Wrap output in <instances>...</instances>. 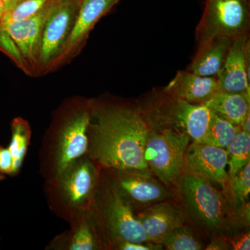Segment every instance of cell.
I'll return each instance as SVG.
<instances>
[{
	"mask_svg": "<svg viewBox=\"0 0 250 250\" xmlns=\"http://www.w3.org/2000/svg\"><path fill=\"white\" fill-rule=\"evenodd\" d=\"M92 154L111 170L152 174L145 159L148 130L139 108L107 106L94 112Z\"/></svg>",
	"mask_w": 250,
	"mask_h": 250,
	"instance_id": "obj_1",
	"label": "cell"
},
{
	"mask_svg": "<svg viewBox=\"0 0 250 250\" xmlns=\"http://www.w3.org/2000/svg\"><path fill=\"white\" fill-rule=\"evenodd\" d=\"M139 109L149 129L184 133L196 143L205 137L212 116L205 104L189 103L166 93Z\"/></svg>",
	"mask_w": 250,
	"mask_h": 250,
	"instance_id": "obj_2",
	"label": "cell"
},
{
	"mask_svg": "<svg viewBox=\"0 0 250 250\" xmlns=\"http://www.w3.org/2000/svg\"><path fill=\"white\" fill-rule=\"evenodd\" d=\"M176 187L188 213L199 226L207 231H220L228 216V204L213 184L184 169Z\"/></svg>",
	"mask_w": 250,
	"mask_h": 250,
	"instance_id": "obj_3",
	"label": "cell"
},
{
	"mask_svg": "<svg viewBox=\"0 0 250 250\" xmlns=\"http://www.w3.org/2000/svg\"><path fill=\"white\" fill-rule=\"evenodd\" d=\"M191 139L173 130L149 129L145 145V159L152 174L166 187L176 186L185 169V156Z\"/></svg>",
	"mask_w": 250,
	"mask_h": 250,
	"instance_id": "obj_4",
	"label": "cell"
},
{
	"mask_svg": "<svg viewBox=\"0 0 250 250\" xmlns=\"http://www.w3.org/2000/svg\"><path fill=\"white\" fill-rule=\"evenodd\" d=\"M250 26L249 0H206L196 29L197 45L213 38L249 36Z\"/></svg>",
	"mask_w": 250,
	"mask_h": 250,
	"instance_id": "obj_5",
	"label": "cell"
},
{
	"mask_svg": "<svg viewBox=\"0 0 250 250\" xmlns=\"http://www.w3.org/2000/svg\"><path fill=\"white\" fill-rule=\"evenodd\" d=\"M81 0H52L44 23L39 57L46 64L65 47L79 10Z\"/></svg>",
	"mask_w": 250,
	"mask_h": 250,
	"instance_id": "obj_6",
	"label": "cell"
},
{
	"mask_svg": "<svg viewBox=\"0 0 250 250\" xmlns=\"http://www.w3.org/2000/svg\"><path fill=\"white\" fill-rule=\"evenodd\" d=\"M105 225L113 238L121 242L152 243L139 220L114 185L108 188L103 208Z\"/></svg>",
	"mask_w": 250,
	"mask_h": 250,
	"instance_id": "obj_7",
	"label": "cell"
},
{
	"mask_svg": "<svg viewBox=\"0 0 250 250\" xmlns=\"http://www.w3.org/2000/svg\"><path fill=\"white\" fill-rule=\"evenodd\" d=\"M114 186L131 208L141 209L162 201L171 196L164 184L159 183L153 174L129 170H113Z\"/></svg>",
	"mask_w": 250,
	"mask_h": 250,
	"instance_id": "obj_8",
	"label": "cell"
},
{
	"mask_svg": "<svg viewBox=\"0 0 250 250\" xmlns=\"http://www.w3.org/2000/svg\"><path fill=\"white\" fill-rule=\"evenodd\" d=\"M216 79L220 91L250 94L249 36L233 41Z\"/></svg>",
	"mask_w": 250,
	"mask_h": 250,
	"instance_id": "obj_9",
	"label": "cell"
},
{
	"mask_svg": "<svg viewBox=\"0 0 250 250\" xmlns=\"http://www.w3.org/2000/svg\"><path fill=\"white\" fill-rule=\"evenodd\" d=\"M228 154L226 149L193 142L189 144L185 156V168L212 184L225 187L229 180Z\"/></svg>",
	"mask_w": 250,
	"mask_h": 250,
	"instance_id": "obj_10",
	"label": "cell"
},
{
	"mask_svg": "<svg viewBox=\"0 0 250 250\" xmlns=\"http://www.w3.org/2000/svg\"><path fill=\"white\" fill-rule=\"evenodd\" d=\"M136 216L149 241L159 244L174 229L184 225L186 219L179 206L166 200L143 208Z\"/></svg>",
	"mask_w": 250,
	"mask_h": 250,
	"instance_id": "obj_11",
	"label": "cell"
},
{
	"mask_svg": "<svg viewBox=\"0 0 250 250\" xmlns=\"http://www.w3.org/2000/svg\"><path fill=\"white\" fill-rule=\"evenodd\" d=\"M90 117L87 112L77 115L69 122L61 135L57 155V172H66L72 163L86 152Z\"/></svg>",
	"mask_w": 250,
	"mask_h": 250,
	"instance_id": "obj_12",
	"label": "cell"
},
{
	"mask_svg": "<svg viewBox=\"0 0 250 250\" xmlns=\"http://www.w3.org/2000/svg\"><path fill=\"white\" fill-rule=\"evenodd\" d=\"M218 90L216 77H202L180 70L164 92L189 103L205 104Z\"/></svg>",
	"mask_w": 250,
	"mask_h": 250,
	"instance_id": "obj_13",
	"label": "cell"
},
{
	"mask_svg": "<svg viewBox=\"0 0 250 250\" xmlns=\"http://www.w3.org/2000/svg\"><path fill=\"white\" fill-rule=\"evenodd\" d=\"M52 0L35 16L21 22L0 24L9 33L22 57L34 60L39 56L44 23L50 9Z\"/></svg>",
	"mask_w": 250,
	"mask_h": 250,
	"instance_id": "obj_14",
	"label": "cell"
},
{
	"mask_svg": "<svg viewBox=\"0 0 250 250\" xmlns=\"http://www.w3.org/2000/svg\"><path fill=\"white\" fill-rule=\"evenodd\" d=\"M233 40L216 37L198 44L188 71L202 77H216L226 59Z\"/></svg>",
	"mask_w": 250,
	"mask_h": 250,
	"instance_id": "obj_15",
	"label": "cell"
},
{
	"mask_svg": "<svg viewBox=\"0 0 250 250\" xmlns=\"http://www.w3.org/2000/svg\"><path fill=\"white\" fill-rule=\"evenodd\" d=\"M205 105L213 113L241 126L250 113V94L218 90Z\"/></svg>",
	"mask_w": 250,
	"mask_h": 250,
	"instance_id": "obj_16",
	"label": "cell"
},
{
	"mask_svg": "<svg viewBox=\"0 0 250 250\" xmlns=\"http://www.w3.org/2000/svg\"><path fill=\"white\" fill-rule=\"evenodd\" d=\"M95 182L91 164L83 161L69 171L62 182V189L68 201L79 205L85 201L91 193Z\"/></svg>",
	"mask_w": 250,
	"mask_h": 250,
	"instance_id": "obj_17",
	"label": "cell"
},
{
	"mask_svg": "<svg viewBox=\"0 0 250 250\" xmlns=\"http://www.w3.org/2000/svg\"><path fill=\"white\" fill-rule=\"evenodd\" d=\"M118 1L119 0H81L76 21L65 47H71L82 39L99 18Z\"/></svg>",
	"mask_w": 250,
	"mask_h": 250,
	"instance_id": "obj_18",
	"label": "cell"
},
{
	"mask_svg": "<svg viewBox=\"0 0 250 250\" xmlns=\"http://www.w3.org/2000/svg\"><path fill=\"white\" fill-rule=\"evenodd\" d=\"M241 131V126L233 124L212 111L208 129L200 143L226 149Z\"/></svg>",
	"mask_w": 250,
	"mask_h": 250,
	"instance_id": "obj_19",
	"label": "cell"
},
{
	"mask_svg": "<svg viewBox=\"0 0 250 250\" xmlns=\"http://www.w3.org/2000/svg\"><path fill=\"white\" fill-rule=\"evenodd\" d=\"M12 137L9 148L13 158V175L18 173L22 166L30 141L31 131L27 122L21 118L14 120L11 124Z\"/></svg>",
	"mask_w": 250,
	"mask_h": 250,
	"instance_id": "obj_20",
	"label": "cell"
},
{
	"mask_svg": "<svg viewBox=\"0 0 250 250\" xmlns=\"http://www.w3.org/2000/svg\"><path fill=\"white\" fill-rule=\"evenodd\" d=\"M226 149L229 178L236 175L250 162V134L241 130Z\"/></svg>",
	"mask_w": 250,
	"mask_h": 250,
	"instance_id": "obj_21",
	"label": "cell"
},
{
	"mask_svg": "<svg viewBox=\"0 0 250 250\" xmlns=\"http://www.w3.org/2000/svg\"><path fill=\"white\" fill-rule=\"evenodd\" d=\"M160 244L168 250H200L205 249L201 241L188 227L174 229L161 241Z\"/></svg>",
	"mask_w": 250,
	"mask_h": 250,
	"instance_id": "obj_22",
	"label": "cell"
},
{
	"mask_svg": "<svg viewBox=\"0 0 250 250\" xmlns=\"http://www.w3.org/2000/svg\"><path fill=\"white\" fill-rule=\"evenodd\" d=\"M224 189L235 203L241 206L247 203L250 193V162L236 175L229 178Z\"/></svg>",
	"mask_w": 250,
	"mask_h": 250,
	"instance_id": "obj_23",
	"label": "cell"
},
{
	"mask_svg": "<svg viewBox=\"0 0 250 250\" xmlns=\"http://www.w3.org/2000/svg\"><path fill=\"white\" fill-rule=\"evenodd\" d=\"M50 0H23L9 12L5 13L0 24L21 22L35 16Z\"/></svg>",
	"mask_w": 250,
	"mask_h": 250,
	"instance_id": "obj_24",
	"label": "cell"
},
{
	"mask_svg": "<svg viewBox=\"0 0 250 250\" xmlns=\"http://www.w3.org/2000/svg\"><path fill=\"white\" fill-rule=\"evenodd\" d=\"M95 242L93 233L87 224L83 223L74 234L70 250H91L95 248Z\"/></svg>",
	"mask_w": 250,
	"mask_h": 250,
	"instance_id": "obj_25",
	"label": "cell"
},
{
	"mask_svg": "<svg viewBox=\"0 0 250 250\" xmlns=\"http://www.w3.org/2000/svg\"><path fill=\"white\" fill-rule=\"evenodd\" d=\"M0 49L9 54L17 62H22V56L21 51L7 31L1 26H0Z\"/></svg>",
	"mask_w": 250,
	"mask_h": 250,
	"instance_id": "obj_26",
	"label": "cell"
},
{
	"mask_svg": "<svg viewBox=\"0 0 250 250\" xmlns=\"http://www.w3.org/2000/svg\"><path fill=\"white\" fill-rule=\"evenodd\" d=\"M13 175V158L9 148L0 146V179Z\"/></svg>",
	"mask_w": 250,
	"mask_h": 250,
	"instance_id": "obj_27",
	"label": "cell"
},
{
	"mask_svg": "<svg viewBox=\"0 0 250 250\" xmlns=\"http://www.w3.org/2000/svg\"><path fill=\"white\" fill-rule=\"evenodd\" d=\"M119 248L124 250H158L164 249L162 245L154 243L121 242Z\"/></svg>",
	"mask_w": 250,
	"mask_h": 250,
	"instance_id": "obj_28",
	"label": "cell"
},
{
	"mask_svg": "<svg viewBox=\"0 0 250 250\" xmlns=\"http://www.w3.org/2000/svg\"><path fill=\"white\" fill-rule=\"evenodd\" d=\"M230 249L233 250H250V232L241 233L233 238L228 240Z\"/></svg>",
	"mask_w": 250,
	"mask_h": 250,
	"instance_id": "obj_29",
	"label": "cell"
},
{
	"mask_svg": "<svg viewBox=\"0 0 250 250\" xmlns=\"http://www.w3.org/2000/svg\"><path fill=\"white\" fill-rule=\"evenodd\" d=\"M205 250H229L230 249L229 243L228 240L223 237H217L213 238L209 245L205 248Z\"/></svg>",
	"mask_w": 250,
	"mask_h": 250,
	"instance_id": "obj_30",
	"label": "cell"
},
{
	"mask_svg": "<svg viewBox=\"0 0 250 250\" xmlns=\"http://www.w3.org/2000/svg\"><path fill=\"white\" fill-rule=\"evenodd\" d=\"M1 1L4 5L5 13H7L16 7L23 0H1Z\"/></svg>",
	"mask_w": 250,
	"mask_h": 250,
	"instance_id": "obj_31",
	"label": "cell"
},
{
	"mask_svg": "<svg viewBox=\"0 0 250 250\" xmlns=\"http://www.w3.org/2000/svg\"><path fill=\"white\" fill-rule=\"evenodd\" d=\"M241 128L242 131L250 134V113L242 123Z\"/></svg>",
	"mask_w": 250,
	"mask_h": 250,
	"instance_id": "obj_32",
	"label": "cell"
},
{
	"mask_svg": "<svg viewBox=\"0 0 250 250\" xmlns=\"http://www.w3.org/2000/svg\"><path fill=\"white\" fill-rule=\"evenodd\" d=\"M5 13L4 5H3L2 1L0 0V22H1V19Z\"/></svg>",
	"mask_w": 250,
	"mask_h": 250,
	"instance_id": "obj_33",
	"label": "cell"
},
{
	"mask_svg": "<svg viewBox=\"0 0 250 250\" xmlns=\"http://www.w3.org/2000/svg\"><path fill=\"white\" fill-rule=\"evenodd\" d=\"M249 1H250V0H249Z\"/></svg>",
	"mask_w": 250,
	"mask_h": 250,
	"instance_id": "obj_34",
	"label": "cell"
}]
</instances>
